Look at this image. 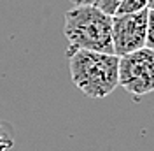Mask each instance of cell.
Here are the masks:
<instances>
[{"label": "cell", "mask_w": 154, "mask_h": 151, "mask_svg": "<svg viewBox=\"0 0 154 151\" xmlns=\"http://www.w3.org/2000/svg\"><path fill=\"white\" fill-rule=\"evenodd\" d=\"M63 32L68 42V55L81 49L114 55L112 16L96 5H74L68 9Z\"/></svg>", "instance_id": "cell-1"}, {"label": "cell", "mask_w": 154, "mask_h": 151, "mask_svg": "<svg viewBox=\"0 0 154 151\" xmlns=\"http://www.w3.org/2000/svg\"><path fill=\"white\" fill-rule=\"evenodd\" d=\"M72 83L89 97L103 98L119 86V56L81 49L68 55Z\"/></svg>", "instance_id": "cell-2"}, {"label": "cell", "mask_w": 154, "mask_h": 151, "mask_svg": "<svg viewBox=\"0 0 154 151\" xmlns=\"http://www.w3.org/2000/svg\"><path fill=\"white\" fill-rule=\"evenodd\" d=\"M119 86L133 97L154 92V51L142 47L119 56Z\"/></svg>", "instance_id": "cell-3"}, {"label": "cell", "mask_w": 154, "mask_h": 151, "mask_svg": "<svg viewBox=\"0 0 154 151\" xmlns=\"http://www.w3.org/2000/svg\"><path fill=\"white\" fill-rule=\"evenodd\" d=\"M149 9L112 16V44L116 56H125L145 47Z\"/></svg>", "instance_id": "cell-4"}, {"label": "cell", "mask_w": 154, "mask_h": 151, "mask_svg": "<svg viewBox=\"0 0 154 151\" xmlns=\"http://www.w3.org/2000/svg\"><path fill=\"white\" fill-rule=\"evenodd\" d=\"M14 146V130L9 123L0 120V151H7Z\"/></svg>", "instance_id": "cell-5"}, {"label": "cell", "mask_w": 154, "mask_h": 151, "mask_svg": "<svg viewBox=\"0 0 154 151\" xmlns=\"http://www.w3.org/2000/svg\"><path fill=\"white\" fill-rule=\"evenodd\" d=\"M147 9V0H123L116 14H131Z\"/></svg>", "instance_id": "cell-6"}, {"label": "cell", "mask_w": 154, "mask_h": 151, "mask_svg": "<svg viewBox=\"0 0 154 151\" xmlns=\"http://www.w3.org/2000/svg\"><path fill=\"white\" fill-rule=\"evenodd\" d=\"M121 2L123 0H98L96 2V7L100 11H103L105 14H109V16H116V12L119 9Z\"/></svg>", "instance_id": "cell-7"}, {"label": "cell", "mask_w": 154, "mask_h": 151, "mask_svg": "<svg viewBox=\"0 0 154 151\" xmlns=\"http://www.w3.org/2000/svg\"><path fill=\"white\" fill-rule=\"evenodd\" d=\"M145 47L154 51V12L149 11V19H147V39H145Z\"/></svg>", "instance_id": "cell-8"}, {"label": "cell", "mask_w": 154, "mask_h": 151, "mask_svg": "<svg viewBox=\"0 0 154 151\" xmlns=\"http://www.w3.org/2000/svg\"><path fill=\"white\" fill-rule=\"evenodd\" d=\"M74 5H96L98 0H70Z\"/></svg>", "instance_id": "cell-9"}, {"label": "cell", "mask_w": 154, "mask_h": 151, "mask_svg": "<svg viewBox=\"0 0 154 151\" xmlns=\"http://www.w3.org/2000/svg\"><path fill=\"white\" fill-rule=\"evenodd\" d=\"M147 9L154 12V0H147Z\"/></svg>", "instance_id": "cell-10"}]
</instances>
